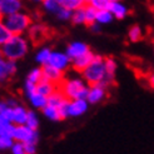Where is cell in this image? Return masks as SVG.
<instances>
[{"instance_id": "1", "label": "cell", "mask_w": 154, "mask_h": 154, "mask_svg": "<svg viewBox=\"0 0 154 154\" xmlns=\"http://www.w3.org/2000/svg\"><path fill=\"white\" fill-rule=\"evenodd\" d=\"M59 89L63 91V94L69 100H75V99H87L89 87L88 83L80 78H69L64 79L60 83Z\"/></svg>"}, {"instance_id": "2", "label": "cell", "mask_w": 154, "mask_h": 154, "mask_svg": "<svg viewBox=\"0 0 154 154\" xmlns=\"http://www.w3.org/2000/svg\"><path fill=\"white\" fill-rule=\"evenodd\" d=\"M28 51V42L21 35H13L11 39L2 45V55L5 59L17 61L24 55Z\"/></svg>"}, {"instance_id": "3", "label": "cell", "mask_w": 154, "mask_h": 154, "mask_svg": "<svg viewBox=\"0 0 154 154\" xmlns=\"http://www.w3.org/2000/svg\"><path fill=\"white\" fill-rule=\"evenodd\" d=\"M83 79L88 83V85H97L100 84L106 76V69H105V59L102 57L95 55L91 64L82 73Z\"/></svg>"}, {"instance_id": "4", "label": "cell", "mask_w": 154, "mask_h": 154, "mask_svg": "<svg viewBox=\"0 0 154 154\" xmlns=\"http://www.w3.org/2000/svg\"><path fill=\"white\" fill-rule=\"evenodd\" d=\"M3 24L10 30L14 35H21V33H24L25 30H28L32 24V19L28 17L24 13H15L11 15L4 17Z\"/></svg>"}, {"instance_id": "5", "label": "cell", "mask_w": 154, "mask_h": 154, "mask_svg": "<svg viewBox=\"0 0 154 154\" xmlns=\"http://www.w3.org/2000/svg\"><path fill=\"white\" fill-rule=\"evenodd\" d=\"M14 139L15 142L38 144V142H39V133H38V130L29 128L28 125H17L14 133Z\"/></svg>"}, {"instance_id": "6", "label": "cell", "mask_w": 154, "mask_h": 154, "mask_svg": "<svg viewBox=\"0 0 154 154\" xmlns=\"http://www.w3.org/2000/svg\"><path fill=\"white\" fill-rule=\"evenodd\" d=\"M72 63V59L66 55V53H61V51H51V55H50V60L49 63L51 66L59 69L60 72H66L68 68L70 66Z\"/></svg>"}, {"instance_id": "7", "label": "cell", "mask_w": 154, "mask_h": 154, "mask_svg": "<svg viewBox=\"0 0 154 154\" xmlns=\"http://www.w3.org/2000/svg\"><path fill=\"white\" fill-rule=\"evenodd\" d=\"M43 70V78L47 79L48 82L55 84V85H60V83L64 80V73L60 72L59 69L51 66L50 64H45L42 66Z\"/></svg>"}, {"instance_id": "8", "label": "cell", "mask_w": 154, "mask_h": 154, "mask_svg": "<svg viewBox=\"0 0 154 154\" xmlns=\"http://www.w3.org/2000/svg\"><path fill=\"white\" fill-rule=\"evenodd\" d=\"M90 51L89 50V47L85 44V43H82V42H73L68 45V48H66V55L73 60L75 59H78L83 55H85V54Z\"/></svg>"}, {"instance_id": "9", "label": "cell", "mask_w": 154, "mask_h": 154, "mask_svg": "<svg viewBox=\"0 0 154 154\" xmlns=\"http://www.w3.org/2000/svg\"><path fill=\"white\" fill-rule=\"evenodd\" d=\"M89 102L87 99H75L69 103V117H80L88 110Z\"/></svg>"}, {"instance_id": "10", "label": "cell", "mask_w": 154, "mask_h": 154, "mask_svg": "<svg viewBox=\"0 0 154 154\" xmlns=\"http://www.w3.org/2000/svg\"><path fill=\"white\" fill-rule=\"evenodd\" d=\"M21 9V0H0V13L3 17H8L18 13Z\"/></svg>"}, {"instance_id": "11", "label": "cell", "mask_w": 154, "mask_h": 154, "mask_svg": "<svg viewBox=\"0 0 154 154\" xmlns=\"http://www.w3.org/2000/svg\"><path fill=\"white\" fill-rule=\"evenodd\" d=\"M15 72H17V64H15V61L2 58V60H0V79L2 80L9 79L10 76L15 74Z\"/></svg>"}, {"instance_id": "12", "label": "cell", "mask_w": 154, "mask_h": 154, "mask_svg": "<svg viewBox=\"0 0 154 154\" xmlns=\"http://www.w3.org/2000/svg\"><path fill=\"white\" fill-rule=\"evenodd\" d=\"M104 97H105V88L102 87L100 84L89 85V91L87 97V100L89 102V104H97L99 102H102Z\"/></svg>"}, {"instance_id": "13", "label": "cell", "mask_w": 154, "mask_h": 154, "mask_svg": "<svg viewBox=\"0 0 154 154\" xmlns=\"http://www.w3.org/2000/svg\"><path fill=\"white\" fill-rule=\"evenodd\" d=\"M95 55L91 51H88L85 55H83L78 59H75L72 61V66L75 72H79V73H83L85 69L91 64V61L94 60Z\"/></svg>"}, {"instance_id": "14", "label": "cell", "mask_w": 154, "mask_h": 154, "mask_svg": "<svg viewBox=\"0 0 154 154\" xmlns=\"http://www.w3.org/2000/svg\"><path fill=\"white\" fill-rule=\"evenodd\" d=\"M28 109L23 105H17L13 109V123L15 125H25L28 119Z\"/></svg>"}, {"instance_id": "15", "label": "cell", "mask_w": 154, "mask_h": 154, "mask_svg": "<svg viewBox=\"0 0 154 154\" xmlns=\"http://www.w3.org/2000/svg\"><path fill=\"white\" fill-rule=\"evenodd\" d=\"M57 89H58V85L48 82L47 79H44V78L36 84V91L38 93H40V94H43V95H45V97H50Z\"/></svg>"}, {"instance_id": "16", "label": "cell", "mask_w": 154, "mask_h": 154, "mask_svg": "<svg viewBox=\"0 0 154 154\" xmlns=\"http://www.w3.org/2000/svg\"><path fill=\"white\" fill-rule=\"evenodd\" d=\"M108 10H110L112 14L114 15V18L117 19H124L128 15V8L120 2H112Z\"/></svg>"}, {"instance_id": "17", "label": "cell", "mask_w": 154, "mask_h": 154, "mask_svg": "<svg viewBox=\"0 0 154 154\" xmlns=\"http://www.w3.org/2000/svg\"><path fill=\"white\" fill-rule=\"evenodd\" d=\"M68 100V98L63 94V91H61L58 87V89L54 91V93L48 97V105H51V106H55V108H59L60 105H63L65 102Z\"/></svg>"}, {"instance_id": "18", "label": "cell", "mask_w": 154, "mask_h": 154, "mask_svg": "<svg viewBox=\"0 0 154 154\" xmlns=\"http://www.w3.org/2000/svg\"><path fill=\"white\" fill-rule=\"evenodd\" d=\"M29 102L35 108V109H40L42 110L48 105V97H45V95H43V94H40V93H38L36 91L35 94H33L32 97L29 98Z\"/></svg>"}, {"instance_id": "19", "label": "cell", "mask_w": 154, "mask_h": 154, "mask_svg": "<svg viewBox=\"0 0 154 154\" xmlns=\"http://www.w3.org/2000/svg\"><path fill=\"white\" fill-rule=\"evenodd\" d=\"M13 109L5 102L0 103V123H13Z\"/></svg>"}, {"instance_id": "20", "label": "cell", "mask_w": 154, "mask_h": 154, "mask_svg": "<svg viewBox=\"0 0 154 154\" xmlns=\"http://www.w3.org/2000/svg\"><path fill=\"white\" fill-rule=\"evenodd\" d=\"M43 114L45 118H48L49 120L51 122H59L61 120V117H60V113L58 110V108L55 106H51V105H47L44 108V109H42Z\"/></svg>"}, {"instance_id": "21", "label": "cell", "mask_w": 154, "mask_h": 154, "mask_svg": "<svg viewBox=\"0 0 154 154\" xmlns=\"http://www.w3.org/2000/svg\"><path fill=\"white\" fill-rule=\"evenodd\" d=\"M44 33H45V26H43L40 24H34V25H32L29 28V35L35 42L42 39V38L44 36Z\"/></svg>"}, {"instance_id": "22", "label": "cell", "mask_w": 154, "mask_h": 154, "mask_svg": "<svg viewBox=\"0 0 154 154\" xmlns=\"http://www.w3.org/2000/svg\"><path fill=\"white\" fill-rule=\"evenodd\" d=\"M75 25H82V24H87V18H85V6L80 8L78 10L73 11V17L70 19Z\"/></svg>"}, {"instance_id": "23", "label": "cell", "mask_w": 154, "mask_h": 154, "mask_svg": "<svg viewBox=\"0 0 154 154\" xmlns=\"http://www.w3.org/2000/svg\"><path fill=\"white\" fill-rule=\"evenodd\" d=\"M113 18H114V15L112 14L110 10H108V9L98 10V13H97V23H99L100 25L109 24V23L113 20Z\"/></svg>"}, {"instance_id": "24", "label": "cell", "mask_w": 154, "mask_h": 154, "mask_svg": "<svg viewBox=\"0 0 154 154\" xmlns=\"http://www.w3.org/2000/svg\"><path fill=\"white\" fill-rule=\"evenodd\" d=\"M50 55H51V50L49 48H43L42 50H39V51H38V54H36V61L43 66V65L49 63Z\"/></svg>"}, {"instance_id": "25", "label": "cell", "mask_w": 154, "mask_h": 154, "mask_svg": "<svg viewBox=\"0 0 154 154\" xmlns=\"http://www.w3.org/2000/svg\"><path fill=\"white\" fill-rule=\"evenodd\" d=\"M97 13L98 10L94 6H91L89 4L85 5V18H87V24L90 26L91 24L97 23Z\"/></svg>"}, {"instance_id": "26", "label": "cell", "mask_w": 154, "mask_h": 154, "mask_svg": "<svg viewBox=\"0 0 154 154\" xmlns=\"http://www.w3.org/2000/svg\"><path fill=\"white\" fill-rule=\"evenodd\" d=\"M15 128L17 125L14 123H0V135H9L14 138Z\"/></svg>"}, {"instance_id": "27", "label": "cell", "mask_w": 154, "mask_h": 154, "mask_svg": "<svg viewBox=\"0 0 154 154\" xmlns=\"http://www.w3.org/2000/svg\"><path fill=\"white\" fill-rule=\"evenodd\" d=\"M29 128H32L34 130H38V127H39V118L34 110H29L28 112V119H26V124Z\"/></svg>"}, {"instance_id": "28", "label": "cell", "mask_w": 154, "mask_h": 154, "mask_svg": "<svg viewBox=\"0 0 154 154\" xmlns=\"http://www.w3.org/2000/svg\"><path fill=\"white\" fill-rule=\"evenodd\" d=\"M42 79H43V70H42V68L33 69V70L28 74V78H26L28 82L34 83V84H38Z\"/></svg>"}, {"instance_id": "29", "label": "cell", "mask_w": 154, "mask_h": 154, "mask_svg": "<svg viewBox=\"0 0 154 154\" xmlns=\"http://www.w3.org/2000/svg\"><path fill=\"white\" fill-rule=\"evenodd\" d=\"M63 6L58 0H44V8L45 10L49 13H58L60 10V8Z\"/></svg>"}, {"instance_id": "30", "label": "cell", "mask_w": 154, "mask_h": 154, "mask_svg": "<svg viewBox=\"0 0 154 154\" xmlns=\"http://www.w3.org/2000/svg\"><path fill=\"white\" fill-rule=\"evenodd\" d=\"M88 4V0H66L64 6H66L70 10H78L80 8H84Z\"/></svg>"}, {"instance_id": "31", "label": "cell", "mask_w": 154, "mask_h": 154, "mask_svg": "<svg viewBox=\"0 0 154 154\" xmlns=\"http://www.w3.org/2000/svg\"><path fill=\"white\" fill-rule=\"evenodd\" d=\"M128 38H129V40L130 42H139L142 39V29L138 26V25H134L129 29V32H128Z\"/></svg>"}, {"instance_id": "32", "label": "cell", "mask_w": 154, "mask_h": 154, "mask_svg": "<svg viewBox=\"0 0 154 154\" xmlns=\"http://www.w3.org/2000/svg\"><path fill=\"white\" fill-rule=\"evenodd\" d=\"M13 35L14 34L2 23V25H0V44L4 45L5 43H8L13 38Z\"/></svg>"}, {"instance_id": "33", "label": "cell", "mask_w": 154, "mask_h": 154, "mask_svg": "<svg viewBox=\"0 0 154 154\" xmlns=\"http://www.w3.org/2000/svg\"><path fill=\"white\" fill-rule=\"evenodd\" d=\"M15 143V139L13 137L9 135H0V148L2 150H6V149H11V147Z\"/></svg>"}, {"instance_id": "34", "label": "cell", "mask_w": 154, "mask_h": 154, "mask_svg": "<svg viewBox=\"0 0 154 154\" xmlns=\"http://www.w3.org/2000/svg\"><path fill=\"white\" fill-rule=\"evenodd\" d=\"M112 2H109V0H88V4L94 6L97 10H105L109 8Z\"/></svg>"}, {"instance_id": "35", "label": "cell", "mask_w": 154, "mask_h": 154, "mask_svg": "<svg viewBox=\"0 0 154 154\" xmlns=\"http://www.w3.org/2000/svg\"><path fill=\"white\" fill-rule=\"evenodd\" d=\"M57 17L60 20H69V19H72V17H73V10L68 9L66 6H61L60 10L57 13Z\"/></svg>"}, {"instance_id": "36", "label": "cell", "mask_w": 154, "mask_h": 154, "mask_svg": "<svg viewBox=\"0 0 154 154\" xmlns=\"http://www.w3.org/2000/svg\"><path fill=\"white\" fill-rule=\"evenodd\" d=\"M24 93H25V95H26V98L29 99L30 97H32L33 94H35L36 93V84H34V83H30V82H25V84H24Z\"/></svg>"}, {"instance_id": "37", "label": "cell", "mask_w": 154, "mask_h": 154, "mask_svg": "<svg viewBox=\"0 0 154 154\" xmlns=\"http://www.w3.org/2000/svg\"><path fill=\"white\" fill-rule=\"evenodd\" d=\"M10 152H11V154H26L25 148H24V143H21V142H15Z\"/></svg>"}, {"instance_id": "38", "label": "cell", "mask_w": 154, "mask_h": 154, "mask_svg": "<svg viewBox=\"0 0 154 154\" xmlns=\"http://www.w3.org/2000/svg\"><path fill=\"white\" fill-rule=\"evenodd\" d=\"M36 145L33 143H24V148L26 154H36Z\"/></svg>"}, {"instance_id": "39", "label": "cell", "mask_w": 154, "mask_h": 154, "mask_svg": "<svg viewBox=\"0 0 154 154\" xmlns=\"http://www.w3.org/2000/svg\"><path fill=\"white\" fill-rule=\"evenodd\" d=\"M4 102H5L8 105H9V106H11V108H15L17 105H19V104H18V102L15 100V99H13V98H8V99H5Z\"/></svg>"}, {"instance_id": "40", "label": "cell", "mask_w": 154, "mask_h": 154, "mask_svg": "<svg viewBox=\"0 0 154 154\" xmlns=\"http://www.w3.org/2000/svg\"><path fill=\"white\" fill-rule=\"evenodd\" d=\"M90 30L91 32H94V33H99L100 32V24H99V23H94V24H91L90 25Z\"/></svg>"}, {"instance_id": "41", "label": "cell", "mask_w": 154, "mask_h": 154, "mask_svg": "<svg viewBox=\"0 0 154 154\" xmlns=\"http://www.w3.org/2000/svg\"><path fill=\"white\" fill-rule=\"evenodd\" d=\"M149 84H150L152 88H154V74L149 76Z\"/></svg>"}, {"instance_id": "42", "label": "cell", "mask_w": 154, "mask_h": 154, "mask_svg": "<svg viewBox=\"0 0 154 154\" xmlns=\"http://www.w3.org/2000/svg\"><path fill=\"white\" fill-rule=\"evenodd\" d=\"M58 2H59L61 5H63V6H64V4H65V2H66V0H58Z\"/></svg>"}, {"instance_id": "43", "label": "cell", "mask_w": 154, "mask_h": 154, "mask_svg": "<svg viewBox=\"0 0 154 154\" xmlns=\"http://www.w3.org/2000/svg\"><path fill=\"white\" fill-rule=\"evenodd\" d=\"M109 2H119V0H109Z\"/></svg>"}, {"instance_id": "44", "label": "cell", "mask_w": 154, "mask_h": 154, "mask_svg": "<svg viewBox=\"0 0 154 154\" xmlns=\"http://www.w3.org/2000/svg\"><path fill=\"white\" fill-rule=\"evenodd\" d=\"M35 2H44V0H35Z\"/></svg>"}]
</instances>
